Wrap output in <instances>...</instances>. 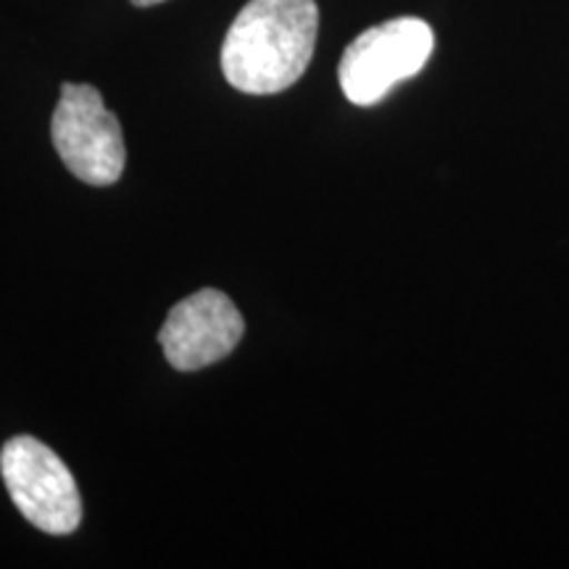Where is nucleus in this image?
Returning a JSON list of instances; mask_svg holds the SVG:
<instances>
[{"label":"nucleus","mask_w":569,"mask_h":569,"mask_svg":"<svg viewBox=\"0 0 569 569\" xmlns=\"http://www.w3.org/2000/svg\"><path fill=\"white\" fill-rule=\"evenodd\" d=\"M315 0H248L222 42L224 80L248 96H274L301 80L315 56Z\"/></svg>","instance_id":"obj_1"},{"label":"nucleus","mask_w":569,"mask_h":569,"mask_svg":"<svg viewBox=\"0 0 569 569\" xmlns=\"http://www.w3.org/2000/svg\"><path fill=\"white\" fill-rule=\"evenodd\" d=\"M436 48V34L427 21L401 17L382 21L361 32L346 48L338 67V80L343 96L356 106H375L396 84L411 80Z\"/></svg>","instance_id":"obj_2"},{"label":"nucleus","mask_w":569,"mask_h":569,"mask_svg":"<svg viewBox=\"0 0 569 569\" xmlns=\"http://www.w3.org/2000/svg\"><path fill=\"white\" fill-rule=\"evenodd\" d=\"M0 475L21 517L48 536H69L82 522L74 475L59 453L32 436H17L0 451Z\"/></svg>","instance_id":"obj_3"},{"label":"nucleus","mask_w":569,"mask_h":569,"mask_svg":"<svg viewBox=\"0 0 569 569\" xmlns=\"http://www.w3.org/2000/svg\"><path fill=\"white\" fill-rule=\"evenodd\" d=\"M51 138L77 180L106 188L122 177L127 161L122 124L106 109L103 96L92 84H63Z\"/></svg>","instance_id":"obj_4"},{"label":"nucleus","mask_w":569,"mask_h":569,"mask_svg":"<svg viewBox=\"0 0 569 569\" xmlns=\"http://www.w3.org/2000/svg\"><path fill=\"white\" fill-rule=\"evenodd\" d=\"M243 332V315L232 298L222 290L203 288L169 311L159 332V343L174 369L196 372L230 356Z\"/></svg>","instance_id":"obj_5"},{"label":"nucleus","mask_w":569,"mask_h":569,"mask_svg":"<svg viewBox=\"0 0 569 569\" xmlns=\"http://www.w3.org/2000/svg\"><path fill=\"white\" fill-rule=\"evenodd\" d=\"M134 6H140V9H148V6H159L163 0H132Z\"/></svg>","instance_id":"obj_6"}]
</instances>
